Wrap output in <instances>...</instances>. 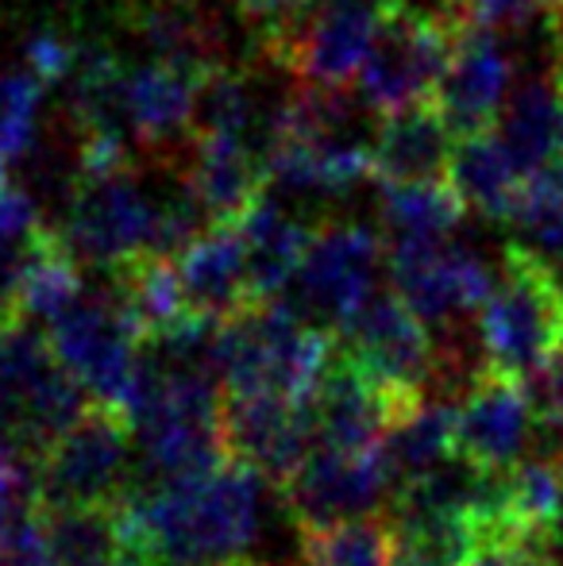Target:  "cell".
<instances>
[{
    "label": "cell",
    "instance_id": "obj_32",
    "mask_svg": "<svg viewBox=\"0 0 563 566\" xmlns=\"http://www.w3.org/2000/svg\"><path fill=\"white\" fill-rule=\"evenodd\" d=\"M43 90L46 82L31 66L0 70V158L4 163H15L35 147Z\"/></svg>",
    "mask_w": 563,
    "mask_h": 566
},
{
    "label": "cell",
    "instance_id": "obj_12",
    "mask_svg": "<svg viewBox=\"0 0 563 566\" xmlns=\"http://www.w3.org/2000/svg\"><path fill=\"white\" fill-rule=\"evenodd\" d=\"M378 23H383V0H324L271 51L305 85L344 90L359 77L375 46Z\"/></svg>",
    "mask_w": 563,
    "mask_h": 566
},
{
    "label": "cell",
    "instance_id": "obj_21",
    "mask_svg": "<svg viewBox=\"0 0 563 566\" xmlns=\"http://www.w3.org/2000/svg\"><path fill=\"white\" fill-rule=\"evenodd\" d=\"M490 132L502 139L513 163L533 178L536 170L563 155V101L556 77H525L513 85L502 105V116Z\"/></svg>",
    "mask_w": 563,
    "mask_h": 566
},
{
    "label": "cell",
    "instance_id": "obj_30",
    "mask_svg": "<svg viewBox=\"0 0 563 566\" xmlns=\"http://www.w3.org/2000/svg\"><path fill=\"white\" fill-rule=\"evenodd\" d=\"M85 293L82 285V262L74 259L59 231H43L31 247L28 270L20 285V313L23 321H59L70 305Z\"/></svg>",
    "mask_w": 563,
    "mask_h": 566
},
{
    "label": "cell",
    "instance_id": "obj_26",
    "mask_svg": "<svg viewBox=\"0 0 563 566\" xmlns=\"http://www.w3.org/2000/svg\"><path fill=\"white\" fill-rule=\"evenodd\" d=\"M298 552L301 566H394L398 532L383 509V513L352 516V521L324 524V528H298Z\"/></svg>",
    "mask_w": 563,
    "mask_h": 566
},
{
    "label": "cell",
    "instance_id": "obj_3",
    "mask_svg": "<svg viewBox=\"0 0 563 566\" xmlns=\"http://www.w3.org/2000/svg\"><path fill=\"white\" fill-rule=\"evenodd\" d=\"M90 389L62 366L51 336L28 321L0 324V451L35 462L85 409Z\"/></svg>",
    "mask_w": 563,
    "mask_h": 566
},
{
    "label": "cell",
    "instance_id": "obj_13",
    "mask_svg": "<svg viewBox=\"0 0 563 566\" xmlns=\"http://www.w3.org/2000/svg\"><path fill=\"white\" fill-rule=\"evenodd\" d=\"M533 412L525 378L482 363L456 401V451L479 470L510 474L533 432Z\"/></svg>",
    "mask_w": 563,
    "mask_h": 566
},
{
    "label": "cell",
    "instance_id": "obj_40",
    "mask_svg": "<svg viewBox=\"0 0 563 566\" xmlns=\"http://www.w3.org/2000/svg\"><path fill=\"white\" fill-rule=\"evenodd\" d=\"M556 563H560V566H563V555H560V559H556Z\"/></svg>",
    "mask_w": 563,
    "mask_h": 566
},
{
    "label": "cell",
    "instance_id": "obj_22",
    "mask_svg": "<svg viewBox=\"0 0 563 566\" xmlns=\"http://www.w3.org/2000/svg\"><path fill=\"white\" fill-rule=\"evenodd\" d=\"M243 231V247H248V277L256 301H274L293 285L305 259V247L313 239L301 220H293L282 205H274L271 197H259L243 220H236Z\"/></svg>",
    "mask_w": 563,
    "mask_h": 566
},
{
    "label": "cell",
    "instance_id": "obj_8",
    "mask_svg": "<svg viewBox=\"0 0 563 566\" xmlns=\"http://www.w3.org/2000/svg\"><path fill=\"white\" fill-rule=\"evenodd\" d=\"M158 205L136 186L128 166L101 174H77L59 239L90 266H121L155 247Z\"/></svg>",
    "mask_w": 563,
    "mask_h": 566
},
{
    "label": "cell",
    "instance_id": "obj_37",
    "mask_svg": "<svg viewBox=\"0 0 563 566\" xmlns=\"http://www.w3.org/2000/svg\"><path fill=\"white\" fill-rule=\"evenodd\" d=\"M77 46H70L59 35H35L28 43V66L43 77L46 85H62L77 66Z\"/></svg>",
    "mask_w": 563,
    "mask_h": 566
},
{
    "label": "cell",
    "instance_id": "obj_28",
    "mask_svg": "<svg viewBox=\"0 0 563 566\" xmlns=\"http://www.w3.org/2000/svg\"><path fill=\"white\" fill-rule=\"evenodd\" d=\"M383 451L398 485L432 470L436 462L451 459L456 454V401L444 394L425 397L421 409L409 412L383 436Z\"/></svg>",
    "mask_w": 563,
    "mask_h": 566
},
{
    "label": "cell",
    "instance_id": "obj_2",
    "mask_svg": "<svg viewBox=\"0 0 563 566\" xmlns=\"http://www.w3.org/2000/svg\"><path fill=\"white\" fill-rule=\"evenodd\" d=\"M336 350V332L301 316L290 301H251L220 321V381L225 394H274L309 401Z\"/></svg>",
    "mask_w": 563,
    "mask_h": 566
},
{
    "label": "cell",
    "instance_id": "obj_15",
    "mask_svg": "<svg viewBox=\"0 0 563 566\" xmlns=\"http://www.w3.org/2000/svg\"><path fill=\"white\" fill-rule=\"evenodd\" d=\"M336 336L383 381L428 394L436 370V339L432 328L398 293H375Z\"/></svg>",
    "mask_w": 563,
    "mask_h": 566
},
{
    "label": "cell",
    "instance_id": "obj_1",
    "mask_svg": "<svg viewBox=\"0 0 563 566\" xmlns=\"http://www.w3.org/2000/svg\"><path fill=\"white\" fill-rule=\"evenodd\" d=\"M263 482L267 478L240 459L178 482H132L113 505L124 547L147 566H228L248 559L263 524Z\"/></svg>",
    "mask_w": 563,
    "mask_h": 566
},
{
    "label": "cell",
    "instance_id": "obj_35",
    "mask_svg": "<svg viewBox=\"0 0 563 566\" xmlns=\"http://www.w3.org/2000/svg\"><path fill=\"white\" fill-rule=\"evenodd\" d=\"M236 4H240L243 20L259 23V28L267 31V43L279 46L282 39L305 20L301 12L309 8V0H236Z\"/></svg>",
    "mask_w": 563,
    "mask_h": 566
},
{
    "label": "cell",
    "instance_id": "obj_24",
    "mask_svg": "<svg viewBox=\"0 0 563 566\" xmlns=\"http://www.w3.org/2000/svg\"><path fill=\"white\" fill-rule=\"evenodd\" d=\"M139 35L155 59L178 62L209 77L220 59V31L194 0H150L139 12Z\"/></svg>",
    "mask_w": 563,
    "mask_h": 566
},
{
    "label": "cell",
    "instance_id": "obj_36",
    "mask_svg": "<svg viewBox=\"0 0 563 566\" xmlns=\"http://www.w3.org/2000/svg\"><path fill=\"white\" fill-rule=\"evenodd\" d=\"M529 394H533V409L541 417V424H549L552 432L563 436V350L549 358L541 370L529 378Z\"/></svg>",
    "mask_w": 563,
    "mask_h": 566
},
{
    "label": "cell",
    "instance_id": "obj_23",
    "mask_svg": "<svg viewBox=\"0 0 563 566\" xmlns=\"http://www.w3.org/2000/svg\"><path fill=\"white\" fill-rule=\"evenodd\" d=\"M448 181L459 189L467 209L482 212L490 220H510L521 201L529 174L513 163V155L502 147L494 132L463 135L456 143V155L448 166Z\"/></svg>",
    "mask_w": 563,
    "mask_h": 566
},
{
    "label": "cell",
    "instance_id": "obj_38",
    "mask_svg": "<svg viewBox=\"0 0 563 566\" xmlns=\"http://www.w3.org/2000/svg\"><path fill=\"white\" fill-rule=\"evenodd\" d=\"M113 566H147V563H143V559H116Z\"/></svg>",
    "mask_w": 563,
    "mask_h": 566
},
{
    "label": "cell",
    "instance_id": "obj_6",
    "mask_svg": "<svg viewBox=\"0 0 563 566\" xmlns=\"http://www.w3.org/2000/svg\"><path fill=\"white\" fill-rule=\"evenodd\" d=\"M132 440L136 424L128 412L90 401V409L35 459L39 505H116L132 485Z\"/></svg>",
    "mask_w": 563,
    "mask_h": 566
},
{
    "label": "cell",
    "instance_id": "obj_19",
    "mask_svg": "<svg viewBox=\"0 0 563 566\" xmlns=\"http://www.w3.org/2000/svg\"><path fill=\"white\" fill-rule=\"evenodd\" d=\"M174 262L194 313L228 321L256 301L240 224H209Z\"/></svg>",
    "mask_w": 563,
    "mask_h": 566
},
{
    "label": "cell",
    "instance_id": "obj_14",
    "mask_svg": "<svg viewBox=\"0 0 563 566\" xmlns=\"http://www.w3.org/2000/svg\"><path fill=\"white\" fill-rule=\"evenodd\" d=\"M220 432H225L228 459L248 462L279 490L298 474V467L305 462L316 440L305 405L274 394H225Z\"/></svg>",
    "mask_w": 563,
    "mask_h": 566
},
{
    "label": "cell",
    "instance_id": "obj_9",
    "mask_svg": "<svg viewBox=\"0 0 563 566\" xmlns=\"http://www.w3.org/2000/svg\"><path fill=\"white\" fill-rule=\"evenodd\" d=\"M383 274V239L363 224H324L313 231L305 259L293 277V301L301 316L340 332L371 297Z\"/></svg>",
    "mask_w": 563,
    "mask_h": 566
},
{
    "label": "cell",
    "instance_id": "obj_17",
    "mask_svg": "<svg viewBox=\"0 0 563 566\" xmlns=\"http://www.w3.org/2000/svg\"><path fill=\"white\" fill-rule=\"evenodd\" d=\"M513 90V62L498 46L494 31L463 28L456 39V51L448 59L440 85L432 93V105L448 119L451 132L463 135L490 132L502 116V105Z\"/></svg>",
    "mask_w": 563,
    "mask_h": 566
},
{
    "label": "cell",
    "instance_id": "obj_31",
    "mask_svg": "<svg viewBox=\"0 0 563 566\" xmlns=\"http://www.w3.org/2000/svg\"><path fill=\"white\" fill-rule=\"evenodd\" d=\"M510 220L525 235L529 251H536L563 274V155L525 181Z\"/></svg>",
    "mask_w": 563,
    "mask_h": 566
},
{
    "label": "cell",
    "instance_id": "obj_5",
    "mask_svg": "<svg viewBox=\"0 0 563 566\" xmlns=\"http://www.w3.org/2000/svg\"><path fill=\"white\" fill-rule=\"evenodd\" d=\"M459 31L463 28L444 8L425 12L414 8V0H383L375 46L355 77L363 108L390 116L432 101Z\"/></svg>",
    "mask_w": 563,
    "mask_h": 566
},
{
    "label": "cell",
    "instance_id": "obj_18",
    "mask_svg": "<svg viewBox=\"0 0 563 566\" xmlns=\"http://www.w3.org/2000/svg\"><path fill=\"white\" fill-rule=\"evenodd\" d=\"M205 77L178 62H143L124 74V124L136 143L166 147L189 143L197 132Z\"/></svg>",
    "mask_w": 563,
    "mask_h": 566
},
{
    "label": "cell",
    "instance_id": "obj_29",
    "mask_svg": "<svg viewBox=\"0 0 563 566\" xmlns=\"http://www.w3.org/2000/svg\"><path fill=\"white\" fill-rule=\"evenodd\" d=\"M43 524L59 566H113L116 559H132L113 505H43Z\"/></svg>",
    "mask_w": 563,
    "mask_h": 566
},
{
    "label": "cell",
    "instance_id": "obj_4",
    "mask_svg": "<svg viewBox=\"0 0 563 566\" xmlns=\"http://www.w3.org/2000/svg\"><path fill=\"white\" fill-rule=\"evenodd\" d=\"M479 347L487 366L525 381L563 350V274L525 243L505 247L479 308Z\"/></svg>",
    "mask_w": 563,
    "mask_h": 566
},
{
    "label": "cell",
    "instance_id": "obj_34",
    "mask_svg": "<svg viewBox=\"0 0 563 566\" xmlns=\"http://www.w3.org/2000/svg\"><path fill=\"white\" fill-rule=\"evenodd\" d=\"M463 566H560L552 544L518 536V532H482L471 539Z\"/></svg>",
    "mask_w": 563,
    "mask_h": 566
},
{
    "label": "cell",
    "instance_id": "obj_11",
    "mask_svg": "<svg viewBox=\"0 0 563 566\" xmlns=\"http://www.w3.org/2000/svg\"><path fill=\"white\" fill-rule=\"evenodd\" d=\"M390 282L428 328H459L494 290L487 262L448 239H394Z\"/></svg>",
    "mask_w": 563,
    "mask_h": 566
},
{
    "label": "cell",
    "instance_id": "obj_39",
    "mask_svg": "<svg viewBox=\"0 0 563 566\" xmlns=\"http://www.w3.org/2000/svg\"><path fill=\"white\" fill-rule=\"evenodd\" d=\"M0 163H4V158H0ZM0 186H4V174H0Z\"/></svg>",
    "mask_w": 563,
    "mask_h": 566
},
{
    "label": "cell",
    "instance_id": "obj_25",
    "mask_svg": "<svg viewBox=\"0 0 563 566\" xmlns=\"http://www.w3.org/2000/svg\"><path fill=\"white\" fill-rule=\"evenodd\" d=\"M383 231L394 239H448L463 220V197L448 178L436 181H378Z\"/></svg>",
    "mask_w": 563,
    "mask_h": 566
},
{
    "label": "cell",
    "instance_id": "obj_10",
    "mask_svg": "<svg viewBox=\"0 0 563 566\" xmlns=\"http://www.w3.org/2000/svg\"><path fill=\"white\" fill-rule=\"evenodd\" d=\"M394 490L398 478L383 443L347 451L313 440V451L305 454L298 474L282 485V497L298 528H324L352 516L383 513V501L394 497Z\"/></svg>",
    "mask_w": 563,
    "mask_h": 566
},
{
    "label": "cell",
    "instance_id": "obj_33",
    "mask_svg": "<svg viewBox=\"0 0 563 566\" xmlns=\"http://www.w3.org/2000/svg\"><path fill=\"white\" fill-rule=\"evenodd\" d=\"M444 12L459 28H487V31H521L533 20H549L556 0H444Z\"/></svg>",
    "mask_w": 563,
    "mask_h": 566
},
{
    "label": "cell",
    "instance_id": "obj_20",
    "mask_svg": "<svg viewBox=\"0 0 563 566\" xmlns=\"http://www.w3.org/2000/svg\"><path fill=\"white\" fill-rule=\"evenodd\" d=\"M459 135L448 127L432 101L383 116V127L371 135L378 181H436L448 178Z\"/></svg>",
    "mask_w": 563,
    "mask_h": 566
},
{
    "label": "cell",
    "instance_id": "obj_7",
    "mask_svg": "<svg viewBox=\"0 0 563 566\" xmlns=\"http://www.w3.org/2000/svg\"><path fill=\"white\" fill-rule=\"evenodd\" d=\"M46 336L93 401L132 409L143 378V336L116 301V290L82 293L59 321L46 324Z\"/></svg>",
    "mask_w": 563,
    "mask_h": 566
},
{
    "label": "cell",
    "instance_id": "obj_27",
    "mask_svg": "<svg viewBox=\"0 0 563 566\" xmlns=\"http://www.w3.org/2000/svg\"><path fill=\"white\" fill-rule=\"evenodd\" d=\"M505 532L556 544L563 532V459L518 462L505 474Z\"/></svg>",
    "mask_w": 563,
    "mask_h": 566
},
{
    "label": "cell",
    "instance_id": "obj_16",
    "mask_svg": "<svg viewBox=\"0 0 563 566\" xmlns=\"http://www.w3.org/2000/svg\"><path fill=\"white\" fill-rule=\"evenodd\" d=\"M267 155L259 158L248 132L197 127L189 139V158L181 186L194 197L209 224H236L267 189Z\"/></svg>",
    "mask_w": 563,
    "mask_h": 566
}]
</instances>
